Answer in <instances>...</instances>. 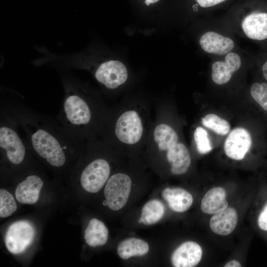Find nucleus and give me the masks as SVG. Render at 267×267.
Wrapping results in <instances>:
<instances>
[{
  "instance_id": "20",
  "label": "nucleus",
  "mask_w": 267,
  "mask_h": 267,
  "mask_svg": "<svg viewBox=\"0 0 267 267\" xmlns=\"http://www.w3.org/2000/svg\"><path fill=\"white\" fill-rule=\"evenodd\" d=\"M149 249V245L146 241L139 238H129L119 244L117 251L121 259L127 260L132 257L145 255Z\"/></svg>"
},
{
  "instance_id": "14",
  "label": "nucleus",
  "mask_w": 267,
  "mask_h": 267,
  "mask_svg": "<svg viewBox=\"0 0 267 267\" xmlns=\"http://www.w3.org/2000/svg\"><path fill=\"white\" fill-rule=\"evenodd\" d=\"M238 222V215L235 209L227 207L214 214L211 218L209 225L215 233L225 236L230 234L235 228Z\"/></svg>"
},
{
  "instance_id": "8",
  "label": "nucleus",
  "mask_w": 267,
  "mask_h": 267,
  "mask_svg": "<svg viewBox=\"0 0 267 267\" xmlns=\"http://www.w3.org/2000/svg\"><path fill=\"white\" fill-rule=\"evenodd\" d=\"M94 77L106 88L115 89L126 81L128 72L123 63L111 60L100 63L95 70Z\"/></svg>"
},
{
  "instance_id": "1",
  "label": "nucleus",
  "mask_w": 267,
  "mask_h": 267,
  "mask_svg": "<svg viewBox=\"0 0 267 267\" xmlns=\"http://www.w3.org/2000/svg\"><path fill=\"white\" fill-rule=\"evenodd\" d=\"M21 95L2 94L0 105L16 120L24 133L31 151L55 168L64 167L83 149V140L62 126L55 119L29 108Z\"/></svg>"
},
{
  "instance_id": "24",
  "label": "nucleus",
  "mask_w": 267,
  "mask_h": 267,
  "mask_svg": "<svg viewBox=\"0 0 267 267\" xmlns=\"http://www.w3.org/2000/svg\"><path fill=\"white\" fill-rule=\"evenodd\" d=\"M194 139L197 150L202 154L210 152L213 147L208 137V133L202 127H198L194 133Z\"/></svg>"
},
{
  "instance_id": "29",
  "label": "nucleus",
  "mask_w": 267,
  "mask_h": 267,
  "mask_svg": "<svg viewBox=\"0 0 267 267\" xmlns=\"http://www.w3.org/2000/svg\"><path fill=\"white\" fill-rule=\"evenodd\" d=\"M264 76L267 81V62H265L262 68Z\"/></svg>"
},
{
  "instance_id": "16",
  "label": "nucleus",
  "mask_w": 267,
  "mask_h": 267,
  "mask_svg": "<svg viewBox=\"0 0 267 267\" xmlns=\"http://www.w3.org/2000/svg\"><path fill=\"white\" fill-rule=\"evenodd\" d=\"M242 28L250 39L263 40L267 38V13L255 12L248 15L242 22Z\"/></svg>"
},
{
  "instance_id": "4",
  "label": "nucleus",
  "mask_w": 267,
  "mask_h": 267,
  "mask_svg": "<svg viewBox=\"0 0 267 267\" xmlns=\"http://www.w3.org/2000/svg\"><path fill=\"white\" fill-rule=\"evenodd\" d=\"M35 234L34 226L29 221L15 222L10 225L6 232L5 246L13 254H21L33 242Z\"/></svg>"
},
{
  "instance_id": "2",
  "label": "nucleus",
  "mask_w": 267,
  "mask_h": 267,
  "mask_svg": "<svg viewBox=\"0 0 267 267\" xmlns=\"http://www.w3.org/2000/svg\"><path fill=\"white\" fill-rule=\"evenodd\" d=\"M64 95L55 119L68 131L83 140L94 119L90 96L85 86L69 73L61 77Z\"/></svg>"
},
{
  "instance_id": "27",
  "label": "nucleus",
  "mask_w": 267,
  "mask_h": 267,
  "mask_svg": "<svg viewBox=\"0 0 267 267\" xmlns=\"http://www.w3.org/2000/svg\"><path fill=\"white\" fill-rule=\"evenodd\" d=\"M225 0H196L202 7H209L220 4Z\"/></svg>"
},
{
  "instance_id": "3",
  "label": "nucleus",
  "mask_w": 267,
  "mask_h": 267,
  "mask_svg": "<svg viewBox=\"0 0 267 267\" xmlns=\"http://www.w3.org/2000/svg\"><path fill=\"white\" fill-rule=\"evenodd\" d=\"M15 118L3 106L0 108V149L10 164L18 166L26 160L31 150L20 135Z\"/></svg>"
},
{
  "instance_id": "26",
  "label": "nucleus",
  "mask_w": 267,
  "mask_h": 267,
  "mask_svg": "<svg viewBox=\"0 0 267 267\" xmlns=\"http://www.w3.org/2000/svg\"><path fill=\"white\" fill-rule=\"evenodd\" d=\"M258 223L261 229L267 231V203L259 216Z\"/></svg>"
},
{
  "instance_id": "9",
  "label": "nucleus",
  "mask_w": 267,
  "mask_h": 267,
  "mask_svg": "<svg viewBox=\"0 0 267 267\" xmlns=\"http://www.w3.org/2000/svg\"><path fill=\"white\" fill-rule=\"evenodd\" d=\"M252 138L249 132L245 129L238 127L234 129L226 138L223 148L226 155L233 160H241L249 150Z\"/></svg>"
},
{
  "instance_id": "28",
  "label": "nucleus",
  "mask_w": 267,
  "mask_h": 267,
  "mask_svg": "<svg viewBox=\"0 0 267 267\" xmlns=\"http://www.w3.org/2000/svg\"><path fill=\"white\" fill-rule=\"evenodd\" d=\"M224 267H240L241 264L236 260H231L226 263L224 266Z\"/></svg>"
},
{
  "instance_id": "7",
  "label": "nucleus",
  "mask_w": 267,
  "mask_h": 267,
  "mask_svg": "<svg viewBox=\"0 0 267 267\" xmlns=\"http://www.w3.org/2000/svg\"><path fill=\"white\" fill-rule=\"evenodd\" d=\"M143 127L141 119L136 112L127 111L118 119L115 127V134L121 142L134 144L141 138Z\"/></svg>"
},
{
  "instance_id": "17",
  "label": "nucleus",
  "mask_w": 267,
  "mask_h": 267,
  "mask_svg": "<svg viewBox=\"0 0 267 267\" xmlns=\"http://www.w3.org/2000/svg\"><path fill=\"white\" fill-rule=\"evenodd\" d=\"M162 196L169 207L178 213L188 210L193 201L191 194L180 187H167L162 191Z\"/></svg>"
},
{
  "instance_id": "21",
  "label": "nucleus",
  "mask_w": 267,
  "mask_h": 267,
  "mask_svg": "<svg viewBox=\"0 0 267 267\" xmlns=\"http://www.w3.org/2000/svg\"><path fill=\"white\" fill-rule=\"evenodd\" d=\"M165 207L159 200L148 201L143 207L138 222L145 225L153 224L158 222L163 217Z\"/></svg>"
},
{
  "instance_id": "18",
  "label": "nucleus",
  "mask_w": 267,
  "mask_h": 267,
  "mask_svg": "<svg viewBox=\"0 0 267 267\" xmlns=\"http://www.w3.org/2000/svg\"><path fill=\"white\" fill-rule=\"evenodd\" d=\"M225 190L221 187L209 189L204 195L201 202V209L207 214H215L228 207Z\"/></svg>"
},
{
  "instance_id": "5",
  "label": "nucleus",
  "mask_w": 267,
  "mask_h": 267,
  "mask_svg": "<svg viewBox=\"0 0 267 267\" xmlns=\"http://www.w3.org/2000/svg\"><path fill=\"white\" fill-rule=\"evenodd\" d=\"M132 180L127 175L117 173L108 179L104 189V196L108 207L119 211L126 204L131 188Z\"/></svg>"
},
{
  "instance_id": "10",
  "label": "nucleus",
  "mask_w": 267,
  "mask_h": 267,
  "mask_svg": "<svg viewBox=\"0 0 267 267\" xmlns=\"http://www.w3.org/2000/svg\"><path fill=\"white\" fill-rule=\"evenodd\" d=\"M202 257L201 246L196 242L186 241L173 252L171 262L175 267H194L199 263Z\"/></svg>"
},
{
  "instance_id": "31",
  "label": "nucleus",
  "mask_w": 267,
  "mask_h": 267,
  "mask_svg": "<svg viewBox=\"0 0 267 267\" xmlns=\"http://www.w3.org/2000/svg\"><path fill=\"white\" fill-rule=\"evenodd\" d=\"M103 204L104 205H105H105H107V202H106V200H105V201H104L103 202Z\"/></svg>"
},
{
  "instance_id": "12",
  "label": "nucleus",
  "mask_w": 267,
  "mask_h": 267,
  "mask_svg": "<svg viewBox=\"0 0 267 267\" xmlns=\"http://www.w3.org/2000/svg\"><path fill=\"white\" fill-rule=\"evenodd\" d=\"M164 151H167V159L171 164V172L175 175L185 174L189 168L191 159L186 146L180 142L171 144Z\"/></svg>"
},
{
  "instance_id": "6",
  "label": "nucleus",
  "mask_w": 267,
  "mask_h": 267,
  "mask_svg": "<svg viewBox=\"0 0 267 267\" xmlns=\"http://www.w3.org/2000/svg\"><path fill=\"white\" fill-rule=\"evenodd\" d=\"M110 174L108 161L103 158H96L82 170L80 176L81 186L89 192L96 193L107 182Z\"/></svg>"
},
{
  "instance_id": "19",
  "label": "nucleus",
  "mask_w": 267,
  "mask_h": 267,
  "mask_svg": "<svg viewBox=\"0 0 267 267\" xmlns=\"http://www.w3.org/2000/svg\"><path fill=\"white\" fill-rule=\"evenodd\" d=\"M87 244L95 247L105 244L108 238V230L104 223L97 219L89 222L84 235Z\"/></svg>"
},
{
  "instance_id": "15",
  "label": "nucleus",
  "mask_w": 267,
  "mask_h": 267,
  "mask_svg": "<svg viewBox=\"0 0 267 267\" xmlns=\"http://www.w3.org/2000/svg\"><path fill=\"white\" fill-rule=\"evenodd\" d=\"M199 43L206 52L218 55L229 53L234 46L231 39L211 31L204 34L200 38Z\"/></svg>"
},
{
  "instance_id": "13",
  "label": "nucleus",
  "mask_w": 267,
  "mask_h": 267,
  "mask_svg": "<svg viewBox=\"0 0 267 267\" xmlns=\"http://www.w3.org/2000/svg\"><path fill=\"white\" fill-rule=\"evenodd\" d=\"M241 65V58L238 54L234 52L227 53L224 61H216L213 64V81L219 85L226 84L230 80L232 74L239 69Z\"/></svg>"
},
{
  "instance_id": "22",
  "label": "nucleus",
  "mask_w": 267,
  "mask_h": 267,
  "mask_svg": "<svg viewBox=\"0 0 267 267\" xmlns=\"http://www.w3.org/2000/svg\"><path fill=\"white\" fill-rule=\"evenodd\" d=\"M203 126L218 134L225 135L230 130L229 123L225 119L215 114H208L202 119Z\"/></svg>"
},
{
  "instance_id": "23",
  "label": "nucleus",
  "mask_w": 267,
  "mask_h": 267,
  "mask_svg": "<svg viewBox=\"0 0 267 267\" xmlns=\"http://www.w3.org/2000/svg\"><path fill=\"white\" fill-rule=\"evenodd\" d=\"M17 206L13 196L7 190H0V217L6 218L17 210Z\"/></svg>"
},
{
  "instance_id": "25",
  "label": "nucleus",
  "mask_w": 267,
  "mask_h": 267,
  "mask_svg": "<svg viewBox=\"0 0 267 267\" xmlns=\"http://www.w3.org/2000/svg\"><path fill=\"white\" fill-rule=\"evenodd\" d=\"M250 93L253 98L267 111V84H253L251 88Z\"/></svg>"
},
{
  "instance_id": "30",
  "label": "nucleus",
  "mask_w": 267,
  "mask_h": 267,
  "mask_svg": "<svg viewBox=\"0 0 267 267\" xmlns=\"http://www.w3.org/2000/svg\"><path fill=\"white\" fill-rule=\"evenodd\" d=\"M159 0H144V2L146 5H149L151 4L155 3Z\"/></svg>"
},
{
  "instance_id": "11",
  "label": "nucleus",
  "mask_w": 267,
  "mask_h": 267,
  "mask_svg": "<svg viewBox=\"0 0 267 267\" xmlns=\"http://www.w3.org/2000/svg\"><path fill=\"white\" fill-rule=\"evenodd\" d=\"M44 181L36 174L27 176L17 186L15 192L16 200L21 204H34L39 200Z\"/></svg>"
}]
</instances>
